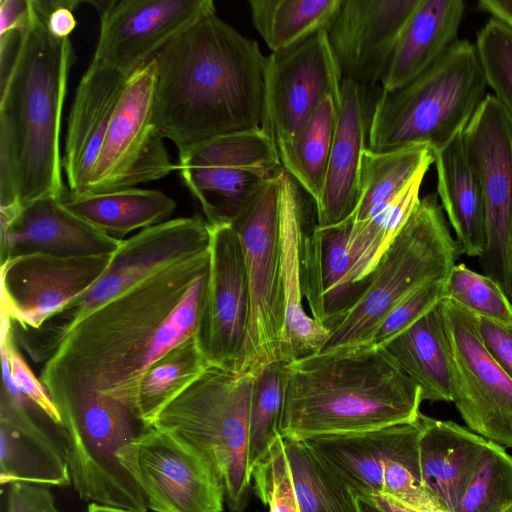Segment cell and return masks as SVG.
<instances>
[{
  "mask_svg": "<svg viewBox=\"0 0 512 512\" xmlns=\"http://www.w3.org/2000/svg\"><path fill=\"white\" fill-rule=\"evenodd\" d=\"M208 272L209 250L160 270L76 323L41 369L52 400L95 392L135 414L146 371L195 335Z\"/></svg>",
  "mask_w": 512,
  "mask_h": 512,
  "instance_id": "1",
  "label": "cell"
},
{
  "mask_svg": "<svg viewBox=\"0 0 512 512\" xmlns=\"http://www.w3.org/2000/svg\"><path fill=\"white\" fill-rule=\"evenodd\" d=\"M153 58V120L178 152L261 127L267 56L216 13L196 21Z\"/></svg>",
  "mask_w": 512,
  "mask_h": 512,
  "instance_id": "2",
  "label": "cell"
},
{
  "mask_svg": "<svg viewBox=\"0 0 512 512\" xmlns=\"http://www.w3.org/2000/svg\"><path fill=\"white\" fill-rule=\"evenodd\" d=\"M55 1L30 0L29 21L0 76V208L61 199L60 131L74 53L46 27Z\"/></svg>",
  "mask_w": 512,
  "mask_h": 512,
  "instance_id": "3",
  "label": "cell"
},
{
  "mask_svg": "<svg viewBox=\"0 0 512 512\" xmlns=\"http://www.w3.org/2000/svg\"><path fill=\"white\" fill-rule=\"evenodd\" d=\"M422 401L386 348L316 353L286 364L279 431L306 440L413 423Z\"/></svg>",
  "mask_w": 512,
  "mask_h": 512,
  "instance_id": "4",
  "label": "cell"
},
{
  "mask_svg": "<svg viewBox=\"0 0 512 512\" xmlns=\"http://www.w3.org/2000/svg\"><path fill=\"white\" fill-rule=\"evenodd\" d=\"M475 43L458 39L431 66L403 86L380 90L368 149L441 148L464 130L488 95Z\"/></svg>",
  "mask_w": 512,
  "mask_h": 512,
  "instance_id": "5",
  "label": "cell"
},
{
  "mask_svg": "<svg viewBox=\"0 0 512 512\" xmlns=\"http://www.w3.org/2000/svg\"><path fill=\"white\" fill-rule=\"evenodd\" d=\"M459 254L437 193L420 198L367 277L365 290L329 328V338L318 353L369 346L386 316L420 287L446 279Z\"/></svg>",
  "mask_w": 512,
  "mask_h": 512,
  "instance_id": "6",
  "label": "cell"
},
{
  "mask_svg": "<svg viewBox=\"0 0 512 512\" xmlns=\"http://www.w3.org/2000/svg\"><path fill=\"white\" fill-rule=\"evenodd\" d=\"M253 378L209 366L151 425L177 436L210 460L233 512L244 508L252 480L248 447Z\"/></svg>",
  "mask_w": 512,
  "mask_h": 512,
  "instance_id": "7",
  "label": "cell"
},
{
  "mask_svg": "<svg viewBox=\"0 0 512 512\" xmlns=\"http://www.w3.org/2000/svg\"><path fill=\"white\" fill-rule=\"evenodd\" d=\"M210 225L199 216L180 217L122 239L103 275L83 295L37 329L13 325L18 345L36 363L47 361L81 319L141 281L175 263L209 250Z\"/></svg>",
  "mask_w": 512,
  "mask_h": 512,
  "instance_id": "8",
  "label": "cell"
},
{
  "mask_svg": "<svg viewBox=\"0 0 512 512\" xmlns=\"http://www.w3.org/2000/svg\"><path fill=\"white\" fill-rule=\"evenodd\" d=\"M280 175L267 182L230 222L241 242L250 294L249 320L238 375L254 377L269 363L282 361L285 295Z\"/></svg>",
  "mask_w": 512,
  "mask_h": 512,
  "instance_id": "9",
  "label": "cell"
},
{
  "mask_svg": "<svg viewBox=\"0 0 512 512\" xmlns=\"http://www.w3.org/2000/svg\"><path fill=\"white\" fill-rule=\"evenodd\" d=\"M178 154L181 178L209 225L230 223L284 171L274 140L261 127L216 137Z\"/></svg>",
  "mask_w": 512,
  "mask_h": 512,
  "instance_id": "10",
  "label": "cell"
},
{
  "mask_svg": "<svg viewBox=\"0 0 512 512\" xmlns=\"http://www.w3.org/2000/svg\"><path fill=\"white\" fill-rule=\"evenodd\" d=\"M462 141L484 200L485 246L479 263L512 301V118L493 94L464 128Z\"/></svg>",
  "mask_w": 512,
  "mask_h": 512,
  "instance_id": "11",
  "label": "cell"
},
{
  "mask_svg": "<svg viewBox=\"0 0 512 512\" xmlns=\"http://www.w3.org/2000/svg\"><path fill=\"white\" fill-rule=\"evenodd\" d=\"M156 79L154 58L128 77L85 193L136 187L178 170L153 120Z\"/></svg>",
  "mask_w": 512,
  "mask_h": 512,
  "instance_id": "12",
  "label": "cell"
},
{
  "mask_svg": "<svg viewBox=\"0 0 512 512\" xmlns=\"http://www.w3.org/2000/svg\"><path fill=\"white\" fill-rule=\"evenodd\" d=\"M154 512H223V482L210 460L177 436L144 429L118 452Z\"/></svg>",
  "mask_w": 512,
  "mask_h": 512,
  "instance_id": "13",
  "label": "cell"
},
{
  "mask_svg": "<svg viewBox=\"0 0 512 512\" xmlns=\"http://www.w3.org/2000/svg\"><path fill=\"white\" fill-rule=\"evenodd\" d=\"M454 369L453 403L468 428L512 448V379L485 347L478 316L456 302H440Z\"/></svg>",
  "mask_w": 512,
  "mask_h": 512,
  "instance_id": "14",
  "label": "cell"
},
{
  "mask_svg": "<svg viewBox=\"0 0 512 512\" xmlns=\"http://www.w3.org/2000/svg\"><path fill=\"white\" fill-rule=\"evenodd\" d=\"M343 76L321 30L267 56L261 128L284 149L327 97L341 101Z\"/></svg>",
  "mask_w": 512,
  "mask_h": 512,
  "instance_id": "15",
  "label": "cell"
},
{
  "mask_svg": "<svg viewBox=\"0 0 512 512\" xmlns=\"http://www.w3.org/2000/svg\"><path fill=\"white\" fill-rule=\"evenodd\" d=\"M210 230L208 280L194 337L209 366L237 373L250 312L244 255L230 223Z\"/></svg>",
  "mask_w": 512,
  "mask_h": 512,
  "instance_id": "16",
  "label": "cell"
},
{
  "mask_svg": "<svg viewBox=\"0 0 512 512\" xmlns=\"http://www.w3.org/2000/svg\"><path fill=\"white\" fill-rule=\"evenodd\" d=\"M0 482L71 484L64 428L16 387L8 352L1 343Z\"/></svg>",
  "mask_w": 512,
  "mask_h": 512,
  "instance_id": "17",
  "label": "cell"
},
{
  "mask_svg": "<svg viewBox=\"0 0 512 512\" xmlns=\"http://www.w3.org/2000/svg\"><path fill=\"white\" fill-rule=\"evenodd\" d=\"M112 254L35 253L6 260L1 263V312L20 328H39L94 285Z\"/></svg>",
  "mask_w": 512,
  "mask_h": 512,
  "instance_id": "18",
  "label": "cell"
},
{
  "mask_svg": "<svg viewBox=\"0 0 512 512\" xmlns=\"http://www.w3.org/2000/svg\"><path fill=\"white\" fill-rule=\"evenodd\" d=\"M91 4L100 13L93 58L127 76L196 21L216 13L211 0H111Z\"/></svg>",
  "mask_w": 512,
  "mask_h": 512,
  "instance_id": "19",
  "label": "cell"
},
{
  "mask_svg": "<svg viewBox=\"0 0 512 512\" xmlns=\"http://www.w3.org/2000/svg\"><path fill=\"white\" fill-rule=\"evenodd\" d=\"M420 0H341L326 31L343 78L381 84L400 35Z\"/></svg>",
  "mask_w": 512,
  "mask_h": 512,
  "instance_id": "20",
  "label": "cell"
},
{
  "mask_svg": "<svg viewBox=\"0 0 512 512\" xmlns=\"http://www.w3.org/2000/svg\"><path fill=\"white\" fill-rule=\"evenodd\" d=\"M372 89L343 78L336 131L324 188L315 206L317 225L331 226L350 217L360 194L362 162L368 148L376 99Z\"/></svg>",
  "mask_w": 512,
  "mask_h": 512,
  "instance_id": "21",
  "label": "cell"
},
{
  "mask_svg": "<svg viewBox=\"0 0 512 512\" xmlns=\"http://www.w3.org/2000/svg\"><path fill=\"white\" fill-rule=\"evenodd\" d=\"M352 215L331 225L304 226L300 239V280L311 316L328 329L361 296L368 279L352 282L348 243Z\"/></svg>",
  "mask_w": 512,
  "mask_h": 512,
  "instance_id": "22",
  "label": "cell"
},
{
  "mask_svg": "<svg viewBox=\"0 0 512 512\" xmlns=\"http://www.w3.org/2000/svg\"><path fill=\"white\" fill-rule=\"evenodd\" d=\"M127 75L93 58L76 89L62 159L68 191L85 193Z\"/></svg>",
  "mask_w": 512,
  "mask_h": 512,
  "instance_id": "23",
  "label": "cell"
},
{
  "mask_svg": "<svg viewBox=\"0 0 512 512\" xmlns=\"http://www.w3.org/2000/svg\"><path fill=\"white\" fill-rule=\"evenodd\" d=\"M122 239L111 237L69 212L60 199L43 198L24 205L1 226V263L27 254L87 256L110 254Z\"/></svg>",
  "mask_w": 512,
  "mask_h": 512,
  "instance_id": "24",
  "label": "cell"
},
{
  "mask_svg": "<svg viewBox=\"0 0 512 512\" xmlns=\"http://www.w3.org/2000/svg\"><path fill=\"white\" fill-rule=\"evenodd\" d=\"M280 183V241L285 295V327L281 358L285 363L320 352L329 329L309 316L303 306L300 280V239L305 211L300 186L284 170Z\"/></svg>",
  "mask_w": 512,
  "mask_h": 512,
  "instance_id": "25",
  "label": "cell"
},
{
  "mask_svg": "<svg viewBox=\"0 0 512 512\" xmlns=\"http://www.w3.org/2000/svg\"><path fill=\"white\" fill-rule=\"evenodd\" d=\"M419 454L427 489L454 512L488 440L453 421L420 414Z\"/></svg>",
  "mask_w": 512,
  "mask_h": 512,
  "instance_id": "26",
  "label": "cell"
},
{
  "mask_svg": "<svg viewBox=\"0 0 512 512\" xmlns=\"http://www.w3.org/2000/svg\"><path fill=\"white\" fill-rule=\"evenodd\" d=\"M464 14L462 0H420L400 35L381 90L403 86L436 62L458 40Z\"/></svg>",
  "mask_w": 512,
  "mask_h": 512,
  "instance_id": "27",
  "label": "cell"
},
{
  "mask_svg": "<svg viewBox=\"0 0 512 512\" xmlns=\"http://www.w3.org/2000/svg\"><path fill=\"white\" fill-rule=\"evenodd\" d=\"M462 132L432 151L437 196L456 235L460 254L480 258L485 246V209L478 179L466 157Z\"/></svg>",
  "mask_w": 512,
  "mask_h": 512,
  "instance_id": "28",
  "label": "cell"
},
{
  "mask_svg": "<svg viewBox=\"0 0 512 512\" xmlns=\"http://www.w3.org/2000/svg\"><path fill=\"white\" fill-rule=\"evenodd\" d=\"M385 348L419 386L423 401L453 402V358L440 303Z\"/></svg>",
  "mask_w": 512,
  "mask_h": 512,
  "instance_id": "29",
  "label": "cell"
},
{
  "mask_svg": "<svg viewBox=\"0 0 512 512\" xmlns=\"http://www.w3.org/2000/svg\"><path fill=\"white\" fill-rule=\"evenodd\" d=\"M404 424L357 433L315 436L303 441L353 494L380 495L384 488L385 460Z\"/></svg>",
  "mask_w": 512,
  "mask_h": 512,
  "instance_id": "30",
  "label": "cell"
},
{
  "mask_svg": "<svg viewBox=\"0 0 512 512\" xmlns=\"http://www.w3.org/2000/svg\"><path fill=\"white\" fill-rule=\"evenodd\" d=\"M60 202L93 228L117 239L167 221L176 208L165 193L137 187L84 194L67 189Z\"/></svg>",
  "mask_w": 512,
  "mask_h": 512,
  "instance_id": "31",
  "label": "cell"
},
{
  "mask_svg": "<svg viewBox=\"0 0 512 512\" xmlns=\"http://www.w3.org/2000/svg\"><path fill=\"white\" fill-rule=\"evenodd\" d=\"M434 163L432 150L415 145L386 152L367 148L363 156L360 194L352 214L361 224L386 208L423 169Z\"/></svg>",
  "mask_w": 512,
  "mask_h": 512,
  "instance_id": "32",
  "label": "cell"
},
{
  "mask_svg": "<svg viewBox=\"0 0 512 512\" xmlns=\"http://www.w3.org/2000/svg\"><path fill=\"white\" fill-rule=\"evenodd\" d=\"M340 101L325 98L292 141L278 152L284 170L320 202L336 131Z\"/></svg>",
  "mask_w": 512,
  "mask_h": 512,
  "instance_id": "33",
  "label": "cell"
},
{
  "mask_svg": "<svg viewBox=\"0 0 512 512\" xmlns=\"http://www.w3.org/2000/svg\"><path fill=\"white\" fill-rule=\"evenodd\" d=\"M341 0H250L254 28L271 53L292 48L326 30Z\"/></svg>",
  "mask_w": 512,
  "mask_h": 512,
  "instance_id": "34",
  "label": "cell"
},
{
  "mask_svg": "<svg viewBox=\"0 0 512 512\" xmlns=\"http://www.w3.org/2000/svg\"><path fill=\"white\" fill-rule=\"evenodd\" d=\"M208 367L194 336L170 349L142 377L136 400V417L150 428L160 411Z\"/></svg>",
  "mask_w": 512,
  "mask_h": 512,
  "instance_id": "35",
  "label": "cell"
},
{
  "mask_svg": "<svg viewBox=\"0 0 512 512\" xmlns=\"http://www.w3.org/2000/svg\"><path fill=\"white\" fill-rule=\"evenodd\" d=\"M429 168L421 170L403 191L372 219L353 224L348 243L353 282L367 278L420 200V188Z\"/></svg>",
  "mask_w": 512,
  "mask_h": 512,
  "instance_id": "36",
  "label": "cell"
},
{
  "mask_svg": "<svg viewBox=\"0 0 512 512\" xmlns=\"http://www.w3.org/2000/svg\"><path fill=\"white\" fill-rule=\"evenodd\" d=\"M284 444L300 512H359L353 492L305 441Z\"/></svg>",
  "mask_w": 512,
  "mask_h": 512,
  "instance_id": "37",
  "label": "cell"
},
{
  "mask_svg": "<svg viewBox=\"0 0 512 512\" xmlns=\"http://www.w3.org/2000/svg\"><path fill=\"white\" fill-rule=\"evenodd\" d=\"M419 434L418 419L403 425L385 460L384 488L380 495L418 512H448L423 482Z\"/></svg>",
  "mask_w": 512,
  "mask_h": 512,
  "instance_id": "38",
  "label": "cell"
},
{
  "mask_svg": "<svg viewBox=\"0 0 512 512\" xmlns=\"http://www.w3.org/2000/svg\"><path fill=\"white\" fill-rule=\"evenodd\" d=\"M286 364L283 361L271 362L253 378L248 447V465L251 474L280 436Z\"/></svg>",
  "mask_w": 512,
  "mask_h": 512,
  "instance_id": "39",
  "label": "cell"
},
{
  "mask_svg": "<svg viewBox=\"0 0 512 512\" xmlns=\"http://www.w3.org/2000/svg\"><path fill=\"white\" fill-rule=\"evenodd\" d=\"M512 504V455L488 440L454 512H503Z\"/></svg>",
  "mask_w": 512,
  "mask_h": 512,
  "instance_id": "40",
  "label": "cell"
},
{
  "mask_svg": "<svg viewBox=\"0 0 512 512\" xmlns=\"http://www.w3.org/2000/svg\"><path fill=\"white\" fill-rule=\"evenodd\" d=\"M444 299H449L480 318L512 323V301L491 277L456 264L444 283Z\"/></svg>",
  "mask_w": 512,
  "mask_h": 512,
  "instance_id": "41",
  "label": "cell"
},
{
  "mask_svg": "<svg viewBox=\"0 0 512 512\" xmlns=\"http://www.w3.org/2000/svg\"><path fill=\"white\" fill-rule=\"evenodd\" d=\"M475 45L488 87L512 118V30L490 18Z\"/></svg>",
  "mask_w": 512,
  "mask_h": 512,
  "instance_id": "42",
  "label": "cell"
},
{
  "mask_svg": "<svg viewBox=\"0 0 512 512\" xmlns=\"http://www.w3.org/2000/svg\"><path fill=\"white\" fill-rule=\"evenodd\" d=\"M256 495L269 512H300L284 439L280 435L251 474Z\"/></svg>",
  "mask_w": 512,
  "mask_h": 512,
  "instance_id": "43",
  "label": "cell"
},
{
  "mask_svg": "<svg viewBox=\"0 0 512 512\" xmlns=\"http://www.w3.org/2000/svg\"><path fill=\"white\" fill-rule=\"evenodd\" d=\"M445 280L430 282L400 302L376 329L369 346L385 348L396 336L436 307L444 299Z\"/></svg>",
  "mask_w": 512,
  "mask_h": 512,
  "instance_id": "44",
  "label": "cell"
},
{
  "mask_svg": "<svg viewBox=\"0 0 512 512\" xmlns=\"http://www.w3.org/2000/svg\"><path fill=\"white\" fill-rule=\"evenodd\" d=\"M1 343L8 352L11 373L17 389L38 405L51 419L61 424V417L54 401L40 379L31 370L15 340L9 317L1 312Z\"/></svg>",
  "mask_w": 512,
  "mask_h": 512,
  "instance_id": "45",
  "label": "cell"
},
{
  "mask_svg": "<svg viewBox=\"0 0 512 512\" xmlns=\"http://www.w3.org/2000/svg\"><path fill=\"white\" fill-rule=\"evenodd\" d=\"M7 512H60L45 485L16 482L7 491Z\"/></svg>",
  "mask_w": 512,
  "mask_h": 512,
  "instance_id": "46",
  "label": "cell"
},
{
  "mask_svg": "<svg viewBox=\"0 0 512 512\" xmlns=\"http://www.w3.org/2000/svg\"><path fill=\"white\" fill-rule=\"evenodd\" d=\"M478 328L485 347L512 379V323L478 317Z\"/></svg>",
  "mask_w": 512,
  "mask_h": 512,
  "instance_id": "47",
  "label": "cell"
},
{
  "mask_svg": "<svg viewBox=\"0 0 512 512\" xmlns=\"http://www.w3.org/2000/svg\"><path fill=\"white\" fill-rule=\"evenodd\" d=\"M30 16V0L0 1V37L21 33Z\"/></svg>",
  "mask_w": 512,
  "mask_h": 512,
  "instance_id": "48",
  "label": "cell"
},
{
  "mask_svg": "<svg viewBox=\"0 0 512 512\" xmlns=\"http://www.w3.org/2000/svg\"><path fill=\"white\" fill-rule=\"evenodd\" d=\"M80 4L75 0H56L53 10L47 17L46 27L56 38H69L77 26L73 10Z\"/></svg>",
  "mask_w": 512,
  "mask_h": 512,
  "instance_id": "49",
  "label": "cell"
},
{
  "mask_svg": "<svg viewBox=\"0 0 512 512\" xmlns=\"http://www.w3.org/2000/svg\"><path fill=\"white\" fill-rule=\"evenodd\" d=\"M477 8L512 30V0H480Z\"/></svg>",
  "mask_w": 512,
  "mask_h": 512,
  "instance_id": "50",
  "label": "cell"
},
{
  "mask_svg": "<svg viewBox=\"0 0 512 512\" xmlns=\"http://www.w3.org/2000/svg\"><path fill=\"white\" fill-rule=\"evenodd\" d=\"M384 512H418L385 495L365 496Z\"/></svg>",
  "mask_w": 512,
  "mask_h": 512,
  "instance_id": "51",
  "label": "cell"
},
{
  "mask_svg": "<svg viewBox=\"0 0 512 512\" xmlns=\"http://www.w3.org/2000/svg\"><path fill=\"white\" fill-rule=\"evenodd\" d=\"M357 500L359 512H384L371 502L367 497L354 494Z\"/></svg>",
  "mask_w": 512,
  "mask_h": 512,
  "instance_id": "52",
  "label": "cell"
},
{
  "mask_svg": "<svg viewBox=\"0 0 512 512\" xmlns=\"http://www.w3.org/2000/svg\"><path fill=\"white\" fill-rule=\"evenodd\" d=\"M86 512H135L129 509L103 505L98 503H90Z\"/></svg>",
  "mask_w": 512,
  "mask_h": 512,
  "instance_id": "53",
  "label": "cell"
},
{
  "mask_svg": "<svg viewBox=\"0 0 512 512\" xmlns=\"http://www.w3.org/2000/svg\"><path fill=\"white\" fill-rule=\"evenodd\" d=\"M503 512H512V504L507 507Z\"/></svg>",
  "mask_w": 512,
  "mask_h": 512,
  "instance_id": "54",
  "label": "cell"
}]
</instances>
